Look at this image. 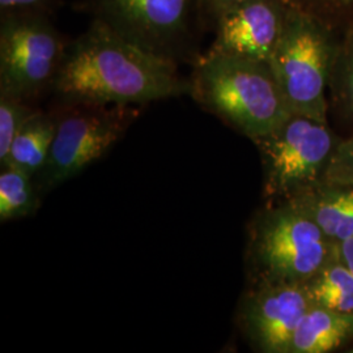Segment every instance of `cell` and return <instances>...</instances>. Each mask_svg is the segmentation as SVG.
Returning <instances> with one entry per match:
<instances>
[{"label": "cell", "mask_w": 353, "mask_h": 353, "mask_svg": "<svg viewBox=\"0 0 353 353\" xmlns=\"http://www.w3.org/2000/svg\"><path fill=\"white\" fill-rule=\"evenodd\" d=\"M336 250L353 272V239L336 243Z\"/></svg>", "instance_id": "22"}, {"label": "cell", "mask_w": 353, "mask_h": 353, "mask_svg": "<svg viewBox=\"0 0 353 353\" xmlns=\"http://www.w3.org/2000/svg\"><path fill=\"white\" fill-rule=\"evenodd\" d=\"M190 88L176 64L141 49L99 19L68 43L52 87L68 103L134 106L190 94Z\"/></svg>", "instance_id": "1"}, {"label": "cell", "mask_w": 353, "mask_h": 353, "mask_svg": "<svg viewBox=\"0 0 353 353\" xmlns=\"http://www.w3.org/2000/svg\"><path fill=\"white\" fill-rule=\"evenodd\" d=\"M335 48L332 26L290 1L281 36L268 64L292 113L327 122L326 90Z\"/></svg>", "instance_id": "3"}, {"label": "cell", "mask_w": 353, "mask_h": 353, "mask_svg": "<svg viewBox=\"0 0 353 353\" xmlns=\"http://www.w3.org/2000/svg\"><path fill=\"white\" fill-rule=\"evenodd\" d=\"M245 0H201L204 26H214V21L230 8Z\"/></svg>", "instance_id": "21"}, {"label": "cell", "mask_w": 353, "mask_h": 353, "mask_svg": "<svg viewBox=\"0 0 353 353\" xmlns=\"http://www.w3.org/2000/svg\"><path fill=\"white\" fill-rule=\"evenodd\" d=\"M322 182L353 185V135L339 141Z\"/></svg>", "instance_id": "19"}, {"label": "cell", "mask_w": 353, "mask_h": 353, "mask_svg": "<svg viewBox=\"0 0 353 353\" xmlns=\"http://www.w3.org/2000/svg\"><path fill=\"white\" fill-rule=\"evenodd\" d=\"M307 12L322 19L330 26L347 24L353 19V0H290Z\"/></svg>", "instance_id": "18"}, {"label": "cell", "mask_w": 353, "mask_h": 353, "mask_svg": "<svg viewBox=\"0 0 353 353\" xmlns=\"http://www.w3.org/2000/svg\"><path fill=\"white\" fill-rule=\"evenodd\" d=\"M334 250L335 243L316 223L285 201L267 208L252 224L249 254L256 284H303Z\"/></svg>", "instance_id": "5"}, {"label": "cell", "mask_w": 353, "mask_h": 353, "mask_svg": "<svg viewBox=\"0 0 353 353\" xmlns=\"http://www.w3.org/2000/svg\"><path fill=\"white\" fill-rule=\"evenodd\" d=\"M57 117V132L46 164L34 183L48 192L80 174L100 160L139 117L134 105H99L63 102Z\"/></svg>", "instance_id": "6"}, {"label": "cell", "mask_w": 353, "mask_h": 353, "mask_svg": "<svg viewBox=\"0 0 353 353\" xmlns=\"http://www.w3.org/2000/svg\"><path fill=\"white\" fill-rule=\"evenodd\" d=\"M290 0H245L214 23L208 51L268 62L281 36Z\"/></svg>", "instance_id": "10"}, {"label": "cell", "mask_w": 353, "mask_h": 353, "mask_svg": "<svg viewBox=\"0 0 353 353\" xmlns=\"http://www.w3.org/2000/svg\"><path fill=\"white\" fill-rule=\"evenodd\" d=\"M55 6L57 0H0V13H50Z\"/></svg>", "instance_id": "20"}, {"label": "cell", "mask_w": 353, "mask_h": 353, "mask_svg": "<svg viewBox=\"0 0 353 353\" xmlns=\"http://www.w3.org/2000/svg\"><path fill=\"white\" fill-rule=\"evenodd\" d=\"M88 12L141 49L176 64L194 63L204 28L201 0H85Z\"/></svg>", "instance_id": "4"}, {"label": "cell", "mask_w": 353, "mask_h": 353, "mask_svg": "<svg viewBox=\"0 0 353 353\" xmlns=\"http://www.w3.org/2000/svg\"><path fill=\"white\" fill-rule=\"evenodd\" d=\"M339 141L327 122L301 114H292L275 131L254 140L263 165L265 195L285 201L321 183Z\"/></svg>", "instance_id": "7"}, {"label": "cell", "mask_w": 353, "mask_h": 353, "mask_svg": "<svg viewBox=\"0 0 353 353\" xmlns=\"http://www.w3.org/2000/svg\"><path fill=\"white\" fill-rule=\"evenodd\" d=\"M190 87L203 109L252 141L275 131L293 114L263 61L207 51L194 63Z\"/></svg>", "instance_id": "2"}, {"label": "cell", "mask_w": 353, "mask_h": 353, "mask_svg": "<svg viewBox=\"0 0 353 353\" xmlns=\"http://www.w3.org/2000/svg\"><path fill=\"white\" fill-rule=\"evenodd\" d=\"M29 102L7 93H0V165L6 161L17 134L38 112Z\"/></svg>", "instance_id": "17"}, {"label": "cell", "mask_w": 353, "mask_h": 353, "mask_svg": "<svg viewBox=\"0 0 353 353\" xmlns=\"http://www.w3.org/2000/svg\"><path fill=\"white\" fill-rule=\"evenodd\" d=\"M285 202L312 219L332 243L353 239V185L321 182Z\"/></svg>", "instance_id": "11"}, {"label": "cell", "mask_w": 353, "mask_h": 353, "mask_svg": "<svg viewBox=\"0 0 353 353\" xmlns=\"http://www.w3.org/2000/svg\"><path fill=\"white\" fill-rule=\"evenodd\" d=\"M55 132V114L43 113L38 110L13 140L7 159L1 164V168H14L36 178L46 164Z\"/></svg>", "instance_id": "13"}, {"label": "cell", "mask_w": 353, "mask_h": 353, "mask_svg": "<svg viewBox=\"0 0 353 353\" xmlns=\"http://www.w3.org/2000/svg\"><path fill=\"white\" fill-rule=\"evenodd\" d=\"M310 303L353 316V272L335 250L316 274L303 284Z\"/></svg>", "instance_id": "14"}, {"label": "cell", "mask_w": 353, "mask_h": 353, "mask_svg": "<svg viewBox=\"0 0 353 353\" xmlns=\"http://www.w3.org/2000/svg\"><path fill=\"white\" fill-rule=\"evenodd\" d=\"M328 88L339 112L353 119V19L345 24L343 38L336 41Z\"/></svg>", "instance_id": "16"}, {"label": "cell", "mask_w": 353, "mask_h": 353, "mask_svg": "<svg viewBox=\"0 0 353 353\" xmlns=\"http://www.w3.org/2000/svg\"><path fill=\"white\" fill-rule=\"evenodd\" d=\"M353 341V316L312 303L294 332L290 353H328Z\"/></svg>", "instance_id": "12"}, {"label": "cell", "mask_w": 353, "mask_h": 353, "mask_svg": "<svg viewBox=\"0 0 353 353\" xmlns=\"http://www.w3.org/2000/svg\"><path fill=\"white\" fill-rule=\"evenodd\" d=\"M310 305L303 284L261 283L241 306V326L258 352L290 353L294 332Z\"/></svg>", "instance_id": "9"}, {"label": "cell", "mask_w": 353, "mask_h": 353, "mask_svg": "<svg viewBox=\"0 0 353 353\" xmlns=\"http://www.w3.org/2000/svg\"><path fill=\"white\" fill-rule=\"evenodd\" d=\"M49 14L1 13L0 93L32 101L54 87L68 43Z\"/></svg>", "instance_id": "8"}, {"label": "cell", "mask_w": 353, "mask_h": 353, "mask_svg": "<svg viewBox=\"0 0 353 353\" xmlns=\"http://www.w3.org/2000/svg\"><path fill=\"white\" fill-rule=\"evenodd\" d=\"M34 178L4 166L0 172V221L6 223L34 214L38 207Z\"/></svg>", "instance_id": "15"}]
</instances>
